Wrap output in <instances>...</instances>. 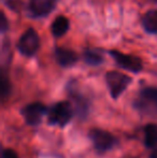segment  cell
<instances>
[{"label": "cell", "instance_id": "cell-11", "mask_svg": "<svg viewBox=\"0 0 157 158\" xmlns=\"http://www.w3.org/2000/svg\"><path fill=\"white\" fill-rule=\"evenodd\" d=\"M69 29V21L66 16L64 15H59L56 19H54L52 26H51V31H52V35L54 37L58 38L64 35L66 32Z\"/></svg>", "mask_w": 157, "mask_h": 158}, {"label": "cell", "instance_id": "cell-9", "mask_svg": "<svg viewBox=\"0 0 157 158\" xmlns=\"http://www.w3.org/2000/svg\"><path fill=\"white\" fill-rule=\"evenodd\" d=\"M55 58L58 64H60L64 68H68L73 66L78 61V55L74 51L69 48H57L55 51Z\"/></svg>", "mask_w": 157, "mask_h": 158}, {"label": "cell", "instance_id": "cell-16", "mask_svg": "<svg viewBox=\"0 0 157 158\" xmlns=\"http://www.w3.org/2000/svg\"><path fill=\"white\" fill-rule=\"evenodd\" d=\"M2 158H19V155L12 148H6L2 151Z\"/></svg>", "mask_w": 157, "mask_h": 158}, {"label": "cell", "instance_id": "cell-17", "mask_svg": "<svg viewBox=\"0 0 157 158\" xmlns=\"http://www.w3.org/2000/svg\"><path fill=\"white\" fill-rule=\"evenodd\" d=\"M0 24H1V32H6L9 25H8V21H6V15H4V13H1V21H0Z\"/></svg>", "mask_w": 157, "mask_h": 158}, {"label": "cell", "instance_id": "cell-13", "mask_svg": "<svg viewBox=\"0 0 157 158\" xmlns=\"http://www.w3.org/2000/svg\"><path fill=\"white\" fill-rule=\"evenodd\" d=\"M70 96L74 100V103H76V108L79 115L82 117H85L88 113V106H89L87 100L85 99L84 96H82L78 92H74L72 89H70Z\"/></svg>", "mask_w": 157, "mask_h": 158}, {"label": "cell", "instance_id": "cell-14", "mask_svg": "<svg viewBox=\"0 0 157 158\" xmlns=\"http://www.w3.org/2000/svg\"><path fill=\"white\" fill-rule=\"evenodd\" d=\"M83 58L86 64L90 66H98L103 63V56L100 54V52L97 50L87 48L83 52Z\"/></svg>", "mask_w": 157, "mask_h": 158}, {"label": "cell", "instance_id": "cell-7", "mask_svg": "<svg viewBox=\"0 0 157 158\" xmlns=\"http://www.w3.org/2000/svg\"><path fill=\"white\" fill-rule=\"evenodd\" d=\"M48 112L45 104L41 102H32L22 109V115H23L25 122L30 126H36L41 123L43 116Z\"/></svg>", "mask_w": 157, "mask_h": 158}, {"label": "cell", "instance_id": "cell-1", "mask_svg": "<svg viewBox=\"0 0 157 158\" xmlns=\"http://www.w3.org/2000/svg\"><path fill=\"white\" fill-rule=\"evenodd\" d=\"M73 116V109L69 101L64 100L55 103L48 114L50 125L65 127L70 123Z\"/></svg>", "mask_w": 157, "mask_h": 158}, {"label": "cell", "instance_id": "cell-15", "mask_svg": "<svg viewBox=\"0 0 157 158\" xmlns=\"http://www.w3.org/2000/svg\"><path fill=\"white\" fill-rule=\"evenodd\" d=\"M10 93V83H9L8 77L4 74L1 77V96L2 98H6Z\"/></svg>", "mask_w": 157, "mask_h": 158}, {"label": "cell", "instance_id": "cell-10", "mask_svg": "<svg viewBox=\"0 0 157 158\" xmlns=\"http://www.w3.org/2000/svg\"><path fill=\"white\" fill-rule=\"evenodd\" d=\"M142 26L147 33H157V10H150L143 15Z\"/></svg>", "mask_w": 157, "mask_h": 158}, {"label": "cell", "instance_id": "cell-5", "mask_svg": "<svg viewBox=\"0 0 157 158\" xmlns=\"http://www.w3.org/2000/svg\"><path fill=\"white\" fill-rule=\"evenodd\" d=\"M40 38L39 35L34 28H29L22 35L17 41L16 48L19 52L24 56H34L39 50Z\"/></svg>", "mask_w": 157, "mask_h": 158}, {"label": "cell", "instance_id": "cell-12", "mask_svg": "<svg viewBox=\"0 0 157 158\" xmlns=\"http://www.w3.org/2000/svg\"><path fill=\"white\" fill-rule=\"evenodd\" d=\"M144 132V144L147 148H155L157 146V125L149 124L143 129Z\"/></svg>", "mask_w": 157, "mask_h": 158}, {"label": "cell", "instance_id": "cell-6", "mask_svg": "<svg viewBox=\"0 0 157 158\" xmlns=\"http://www.w3.org/2000/svg\"><path fill=\"white\" fill-rule=\"evenodd\" d=\"M109 53L113 57V59L118 64V66L121 67L122 69H125V70L134 73H138L142 70V60L139 57L134 56V55L124 54V53H121L115 50L110 51Z\"/></svg>", "mask_w": 157, "mask_h": 158}, {"label": "cell", "instance_id": "cell-19", "mask_svg": "<svg viewBox=\"0 0 157 158\" xmlns=\"http://www.w3.org/2000/svg\"><path fill=\"white\" fill-rule=\"evenodd\" d=\"M156 1H157V0H156Z\"/></svg>", "mask_w": 157, "mask_h": 158}, {"label": "cell", "instance_id": "cell-2", "mask_svg": "<svg viewBox=\"0 0 157 158\" xmlns=\"http://www.w3.org/2000/svg\"><path fill=\"white\" fill-rule=\"evenodd\" d=\"M137 110L145 114H157V87H144L134 101Z\"/></svg>", "mask_w": 157, "mask_h": 158}, {"label": "cell", "instance_id": "cell-8", "mask_svg": "<svg viewBox=\"0 0 157 158\" xmlns=\"http://www.w3.org/2000/svg\"><path fill=\"white\" fill-rule=\"evenodd\" d=\"M55 8V0H31L29 11L34 16H46Z\"/></svg>", "mask_w": 157, "mask_h": 158}, {"label": "cell", "instance_id": "cell-3", "mask_svg": "<svg viewBox=\"0 0 157 158\" xmlns=\"http://www.w3.org/2000/svg\"><path fill=\"white\" fill-rule=\"evenodd\" d=\"M131 81V77L119 71H109L105 74V82L109 87L110 95L113 99H118L125 92Z\"/></svg>", "mask_w": 157, "mask_h": 158}, {"label": "cell", "instance_id": "cell-4", "mask_svg": "<svg viewBox=\"0 0 157 158\" xmlns=\"http://www.w3.org/2000/svg\"><path fill=\"white\" fill-rule=\"evenodd\" d=\"M88 135L95 150L100 154L112 150L118 143V140L112 133L102 129H92Z\"/></svg>", "mask_w": 157, "mask_h": 158}, {"label": "cell", "instance_id": "cell-18", "mask_svg": "<svg viewBox=\"0 0 157 158\" xmlns=\"http://www.w3.org/2000/svg\"><path fill=\"white\" fill-rule=\"evenodd\" d=\"M151 158H157V150H155V151H154V152L151 154Z\"/></svg>", "mask_w": 157, "mask_h": 158}]
</instances>
